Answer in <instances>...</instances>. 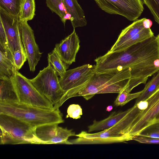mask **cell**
Masks as SVG:
<instances>
[{"mask_svg":"<svg viewBox=\"0 0 159 159\" xmlns=\"http://www.w3.org/2000/svg\"><path fill=\"white\" fill-rule=\"evenodd\" d=\"M48 65L60 77L64 74L68 67L69 65L62 61L54 48L48 54Z\"/></svg>","mask_w":159,"mask_h":159,"instance_id":"e0dca14e","label":"cell"},{"mask_svg":"<svg viewBox=\"0 0 159 159\" xmlns=\"http://www.w3.org/2000/svg\"><path fill=\"white\" fill-rule=\"evenodd\" d=\"M19 102L37 107L53 109V105L42 95L28 79L16 71L11 79Z\"/></svg>","mask_w":159,"mask_h":159,"instance_id":"5b68a950","label":"cell"},{"mask_svg":"<svg viewBox=\"0 0 159 159\" xmlns=\"http://www.w3.org/2000/svg\"><path fill=\"white\" fill-rule=\"evenodd\" d=\"M38 91L46 98L57 109L63 94L56 73L49 65L40 70L37 76L30 79Z\"/></svg>","mask_w":159,"mask_h":159,"instance_id":"277c9868","label":"cell"},{"mask_svg":"<svg viewBox=\"0 0 159 159\" xmlns=\"http://www.w3.org/2000/svg\"><path fill=\"white\" fill-rule=\"evenodd\" d=\"M46 3L52 12H55L59 16L64 25L66 20L70 19L62 0H46Z\"/></svg>","mask_w":159,"mask_h":159,"instance_id":"44dd1931","label":"cell"},{"mask_svg":"<svg viewBox=\"0 0 159 159\" xmlns=\"http://www.w3.org/2000/svg\"><path fill=\"white\" fill-rule=\"evenodd\" d=\"M142 92V91L131 93L124 89L119 94L114 102L116 106H123L127 103L135 98H137Z\"/></svg>","mask_w":159,"mask_h":159,"instance_id":"cb8c5ba5","label":"cell"},{"mask_svg":"<svg viewBox=\"0 0 159 159\" xmlns=\"http://www.w3.org/2000/svg\"><path fill=\"white\" fill-rule=\"evenodd\" d=\"M99 7L110 14L122 16L130 21L140 16L144 7L142 0H94Z\"/></svg>","mask_w":159,"mask_h":159,"instance_id":"8992f818","label":"cell"},{"mask_svg":"<svg viewBox=\"0 0 159 159\" xmlns=\"http://www.w3.org/2000/svg\"><path fill=\"white\" fill-rule=\"evenodd\" d=\"M159 88V70L157 74L146 84L139 96L137 98L135 103L146 100Z\"/></svg>","mask_w":159,"mask_h":159,"instance_id":"ffe728a7","label":"cell"},{"mask_svg":"<svg viewBox=\"0 0 159 159\" xmlns=\"http://www.w3.org/2000/svg\"><path fill=\"white\" fill-rule=\"evenodd\" d=\"M145 18L135 20L123 30L114 44L108 51L109 52L118 51L121 47L145 28L143 22Z\"/></svg>","mask_w":159,"mask_h":159,"instance_id":"5bb4252c","label":"cell"},{"mask_svg":"<svg viewBox=\"0 0 159 159\" xmlns=\"http://www.w3.org/2000/svg\"><path fill=\"white\" fill-rule=\"evenodd\" d=\"M19 26L22 41L27 56L30 69L35 70L36 66L39 61L42 53L40 52L35 42L34 31L27 21H19Z\"/></svg>","mask_w":159,"mask_h":159,"instance_id":"9c48e42d","label":"cell"},{"mask_svg":"<svg viewBox=\"0 0 159 159\" xmlns=\"http://www.w3.org/2000/svg\"><path fill=\"white\" fill-rule=\"evenodd\" d=\"M129 109L118 113L112 112L108 117L100 121L94 120L88 127L89 133L103 130L110 128L122 120L127 114Z\"/></svg>","mask_w":159,"mask_h":159,"instance_id":"9a60e30c","label":"cell"},{"mask_svg":"<svg viewBox=\"0 0 159 159\" xmlns=\"http://www.w3.org/2000/svg\"><path fill=\"white\" fill-rule=\"evenodd\" d=\"M157 37L158 40V42L159 44V34L157 36Z\"/></svg>","mask_w":159,"mask_h":159,"instance_id":"d6a6232c","label":"cell"},{"mask_svg":"<svg viewBox=\"0 0 159 159\" xmlns=\"http://www.w3.org/2000/svg\"><path fill=\"white\" fill-rule=\"evenodd\" d=\"M0 102H19V98L11 79L0 80Z\"/></svg>","mask_w":159,"mask_h":159,"instance_id":"2e32d148","label":"cell"},{"mask_svg":"<svg viewBox=\"0 0 159 159\" xmlns=\"http://www.w3.org/2000/svg\"><path fill=\"white\" fill-rule=\"evenodd\" d=\"M154 36V34L150 28H144L125 42L121 47L119 51L125 49L134 45L147 39Z\"/></svg>","mask_w":159,"mask_h":159,"instance_id":"7402d4cb","label":"cell"},{"mask_svg":"<svg viewBox=\"0 0 159 159\" xmlns=\"http://www.w3.org/2000/svg\"><path fill=\"white\" fill-rule=\"evenodd\" d=\"M35 0H22L18 18L19 21H27L33 19L35 15Z\"/></svg>","mask_w":159,"mask_h":159,"instance_id":"d6986e66","label":"cell"},{"mask_svg":"<svg viewBox=\"0 0 159 159\" xmlns=\"http://www.w3.org/2000/svg\"><path fill=\"white\" fill-rule=\"evenodd\" d=\"M0 113L9 115L36 127L43 125L64 122L59 110L45 109L19 102H0Z\"/></svg>","mask_w":159,"mask_h":159,"instance_id":"7a4b0ae2","label":"cell"},{"mask_svg":"<svg viewBox=\"0 0 159 159\" xmlns=\"http://www.w3.org/2000/svg\"><path fill=\"white\" fill-rule=\"evenodd\" d=\"M143 25L145 28H150L152 25V22L149 19L145 18L143 22Z\"/></svg>","mask_w":159,"mask_h":159,"instance_id":"4dcf8cb0","label":"cell"},{"mask_svg":"<svg viewBox=\"0 0 159 159\" xmlns=\"http://www.w3.org/2000/svg\"><path fill=\"white\" fill-rule=\"evenodd\" d=\"M74 29L86 26L87 22L84 12L77 0H62Z\"/></svg>","mask_w":159,"mask_h":159,"instance_id":"7c38bea8","label":"cell"},{"mask_svg":"<svg viewBox=\"0 0 159 159\" xmlns=\"http://www.w3.org/2000/svg\"><path fill=\"white\" fill-rule=\"evenodd\" d=\"M131 77L130 68L95 73L86 84L64 94L58 106L73 97L82 96L87 100L97 94L119 93L128 86Z\"/></svg>","mask_w":159,"mask_h":159,"instance_id":"6da1fadb","label":"cell"},{"mask_svg":"<svg viewBox=\"0 0 159 159\" xmlns=\"http://www.w3.org/2000/svg\"><path fill=\"white\" fill-rule=\"evenodd\" d=\"M16 71L12 54L8 47L0 44V80L11 79Z\"/></svg>","mask_w":159,"mask_h":159,"instance_id":"4fadbf2b","label":"cell"},{"mask_svg":"<svg viewBox=\"0 0 159 159\" xmlns=\"http://www.w3.org/2000/svg\"><path fill=\"white\" fill-rule=\"evenodd\" d=\"M153 15L155 21L159 25V0H143Z\"/></svg>","mask_w":159,"mask_h":159,"instance_id":"484cf974","label":"cell"},{"mask_svg":"<svg viewBox=\"0 0 159 159\" xmlns=\"http://www.w3.org/2000/svg\"><path fill=\"white\" fill-rule=\"evenodd\" d=\"M67 114L66 118L70 117L75 119H80L83 114L82 109L78 104H72L68 107Z\"/></svg>","mask_w":159,"mask_h":159,"instance_id":"83f0119b","label":"cell"},{"mask_svg":"<svg viewBox=\"0 0 159 159\" xmlns=\"http://www.w3.org/2000/svg\"><path fill=\"white\" fill-rule=\"evenodd\" d=\"M0 44L8 47L7 35L2 20L0 19ZM9 48V47H8Z\"/></svg>","mask_w":159,"mask_h":159,"instance_id":"f546056e","label":"cell"},{"mask_svg":"<svg viewBox=\"0 0 159 159\" xmlns=\"http://www.w3.org/2000/svg\"><path fill=\"white\" fill-rule=\"evenodd\" d=\"M159 70V57L151 64L146 66L134 70H130V79H148Z\"/></svg>","mask_w":159,"mask_h":159,"instance_id":"ac0fdd59","label":"cell"},{"mask_svg":"<svg viewBox=\"0 0 159 159\" xmlns=\"http://www.w3.org/2000/svg\"><path fill=\"white\" fill-rule=\"evenodd\" d=\"M132 140L145 144H159V139L138 135L134 137Z\"/></svg>","mask_w":159,"mask_h":159,"instance_id":"f1b7e54d","label":"cell"},{"mask_svg":"<svg viewBox=\"0 0 159 159\" xmlns=\"http://www.w3.org/2000/svg\"><path fill=\"white\" fill-rule=\"evenodd\" d=\"M113 109V107L111 106H109L107 107L106 111L108 112L110 111Z\"/></svg>","mask_w":159,"mask_h":159,"instance_id":"1f68e13d","label":"cell"},{"mask_svg":"<svg viewBox=\"0 0 159 159\" xmlns=\"http://www.w3.org/2000/svg\"><path fill=\"white\" fill-rule=\"evenodd\" d=\"M0 127L4 130L13 144H43L36 135V127L12 116L0 113Z\"/></svg>","mask_w":159,"mask_h":159,"instance_id":"3957f363","label":"cell"},{"mask_svg":"<svg viewBox=\"0 0 159 159\" xmlns=\"http://www.w3.org/2000/svg\"><path fill=\"white\" fill-rule=\"evenodd\" d=\"M95 74V65L89 64L66 70L64 74L59 78L63 94L86 84Z\"/></svg>","mask_w":159,"mask_h":159,"instance_id":"52a82bcc","label":"cell"},{"mask_svg":"<svg viewBox=\"0 0 159 159\" xmlns=\"http://www.w3.org/2000/svg\"><path fill=\"white\" fill-rule=\"evenodd\" d=\"M0 19L7 35L8 47L12 53L24 48L19 26L18 16L11 15L0 7Z\"/></svg>","mask_w":159,"mask_h":159,"instance_id":"30bf717a","label":"cell"},{"mask_svg":"<svg viewBox=\"0 0 159 159\" xmlns=\"http://www.w3.org/2000/svg\"><path fill=\"white\" fill-rule=\"evenodd\" d=\"M16 70L18 71L27 59L24 48L19 49L12 54Z\"/></svg>","mask_w":159,"mask_h":159,"instance_id":"d4e9b609","label":"cell"},{"mask_svg":"<svg viewBox=\"0 0 159 159\" xmlns=\"http://www.w3.org/2000/svg\"><path fill=\"white\" fill-rule=\"evenodd\" d=\"M22 0H0V7L10 14L18 16Z\"/></svg>","mask_w":159,"mask_h":159,"instance_id":"603a6c76","label":"cell"},{"mask_svg":"<svg viewBox=\"0 0 159 159\" xmlns=\"http://www.w3.org/2000/svg\"><path fill=\"white\" fill-rule=\"evenodd\" d=\"M80 43L79 37L74 29L70 35L56 44L54 49L62 61L70 65L75 61Z\"/></svg>","mask_w":159,"mask_h":159,"instance_id":"8fae6325","label":"cell"},{"mask_svg":"<svg viewBox=\"0 0 159 159\" xmlns=\"http://www.w3.org/2000/svg\"><path fill=\"white\" fill-rule=\"evenodd\" d=\"M138 135L159 139V122L147 127Z\"/></svg>","mask_w":159,"mask_h":159,"instance_id":"4316f807","label":"cell"},{"mask_svg":"<svg viewBox=\"0 0 159 159\" xmlns=\"http://www.w3.org/2000/svg\"><path fill=\"white\" fill-rule=\"evenodd\" d=\"M57 123H51L36 127L35 132L37 137L43 144H71L69 138L75 136L72 129L60 127Z\"/></svg>","mask_w":159,"mask_h":159,"instance_id":"ba28073f","label":"cell"}]
</instances>
